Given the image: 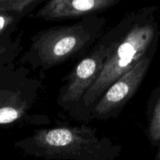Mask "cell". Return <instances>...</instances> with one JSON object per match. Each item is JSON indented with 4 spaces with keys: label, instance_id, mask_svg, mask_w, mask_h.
I'll return each instance as SVG.
<instances>
[{
    "label": "cell",
    "instance_id": "1",
    "mask_svg": "<svg viewBox=\"0 0 160 160\" xmlns=\"http://www.w3.org/2000/svg\"><path fill=\"white\" fill-rule=\"evenodd\" d=\"M156 7H146L130 14L111 30L109 49L104 66L93 85L86 92L82 104H96L104 92L122 75L157 48L160 30Z\"/></svg>",
    "mask_w": 160,
    "mask_h": 160
},
{
    "label": "cell",
    "instance_id": "2",
    "mask_svg": "<svg viewBox=\"0 0 160 160\" xmlns=\"http://www.w3.org/2000/svg\"><path fill=\"white\" fill-rule=\"evenodd\" d=\"M15 147L27 156L45 160H117L122 152L120 145L87 126L37 130Z\"/></svg>",
    "mask_w": 160,
    "mask_h": 160
},
{
    "label": "cell",
    "instance_id": "3",
    "mask_svg": "<svg viewBox=\"0 0 160 160\" xmlns=\"http://www.w3.org/2000/svg\"><path fill=\"white\" fill-rule=\"evenodd\" d=\"M104 25V19L90 17L74 24L44 30L32 38L27 56L34 67L51 68L86 50L96 40Z\"/></svg>",
    "mask_w": 160,
    "mask_h": 160
},
{
    "label": "cell",
    "instance_id": "4",
    "mask_svg": "<svg viewBox=\"0 0 160 160\" xmlns=\"http://www.w3.org/2000/svg\"><path fill=\"white\" fill-rule=\"evenodd\" d=\"M154 55L155 53H150L142 58L104 92L92 109V118L106 120L118 115L140 88Z\"/></svg>",
    "mask_w": 160,
    "mask_h": 160
},
{
    "label": "cell",
    "instance_id": "5",
    "mask_svg": "<svg viewBox=\"0 0 160 160\" xmlns=\"http://www.w3.org/2000/svg\"><path fill=\"white\" fill-rule=\"evenodd\" d=\"M109 49V38L107 34L70 73L67 84L61 88L59 93V103L61 106L77 105L82 102L86 92L99 76Z\"/></svg>",
    "mask_w": 160,
    "mask_h": 160
},
{
    "label": "cell",
    "instance_id": "6",
    "mask_svg": "<svg viewBox=\"0 0 160 160\" xmlns=\"http://www.w3.org/2000/svg\"><path fill=\"white\" fill-rule=\"evenodd\" d=\"M116 2L117 0H49L35 17L45 20L77 18L104 10Z\"/></svg>",
    "mask_w": 160,
    "mask_h": 160
},
{
    "label": "cell",
    "instance_id": "7",
    "mask_svg": "<svg viewBox=\"0 0 160 160\" xmlns=\"http://www.w3.org/2000/svg\"><path fill=\"white\" fill-rule=\"evenodd\" d=\"M26 104L16 92L0 88V124H9L21 118Z\"/></svg>",
    "mask_w": 160,
    "mask_h": 160
},
{
    "label": "cell",
    "instance_id": "8",
    "mask_svg": "<svg viewBox=\"0 0 160 160\" xmlns=\"http://www.w3.org/2000/svg\"><path fill=\"white\" fill-rule=\"evenodd\" d=\"M148 138L153 148L160 145V82L148 100Z\"/></svg>",
    "mask_w": 160,
    "mask_h": 160
},
{
    "label": "cell",
    "instance_id": "9",
    "mask_svg": "<svg viewBox=\"0 0 160 160\" xmlns=\"http://www.w3.org/2000/svg\"><path fill=\"white\" fill-rule=\"evenodd\" d=\"M37 0H0V12H21L23 9L31 3Z\"/></svg>",
    "mask_w": 160,
    "mask_h": 160
},
{
    "label": "cell",
    "instance_id": "10",
    "mask_svg": "<svg viewBox=\"0 0 160 160\" xmlns=\"http://www.w3.org/2000/svg\"><path fill=\"white\" fill-rule=\"evenodd\" d=\"M13 20L12 16L7 14L6 12H0V32L5 31L9 25L12 24Z\"/></svg>",
    "mask_w": 160,
    "mask_h": 160
},
{
    "label": "cell",
    "instance_id": "11",
    "mask_svg": "<svg viewBox=\"0 0 160 160\" xmlns=\"http://www.w3.org/2000/svg\"><path fill=\"white\" fill-rule=\"evenodd\" d=\"M155 159H156V160H160V148H159V150L157 151V152H156Z\"/></svg>",
    "mask_w": 160,
    "mask_h": 160
},
{
    "label": "cell",
    "instance_id": "12",
    "mask_svg": "<svg viewBox=\"0 0 160 160\" xmlns=\"http://www.w3.org/2000/svg\"><path fill=\"white\" fill-rule=\"evenodd\" d=\"M3 52H4V48H0V56H1V55L2 54Z\"/></svg>",
    "mask_w": 160,
    "mask_h": 160
}]
</instances>
